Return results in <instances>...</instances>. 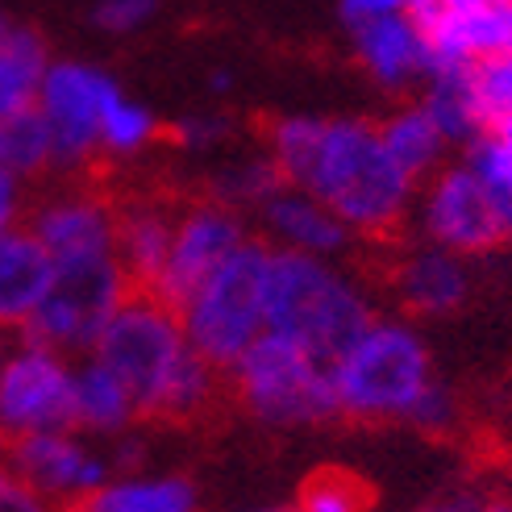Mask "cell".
<instances>
[{
    "instance_id": "1",
    "label": "cell",
    "mask_w": 512,
    "mask_h": 512,
    "mask_svg": "<svg viewBox=\"0 0 512 512\" xmlns=\"http://www.w3.org/2000/svg\"><path fill=\"white\" fill-rule=\"evenodd\" d=\"M292 188L317 196L350 234L375 246L404 238L417 184L388 155L375 121H321L313 150L292 175Z\"/></svg>"
},
{
    "instance_id": "2",
    "label": "cell",
    "mask_w": 512,
    "mask_h": 512,
    "mask_svg": "<svg viewBox=\"0 0 512 512\" xmlns=\"http://www.w3.org/2000/svg\"><path fill=\"white\" fill-rule=\"evenodd\" d=\"M375 321L371 300L317 254L271 250L267 263V329L313 350L334 367L338 354Z\"/></svg>"
},
{
    "instance_id": "3",
    "label": "cell",
    "mask_w": 512,
    "mask_h": 512,
    "mask_svg": "<svg viewBox=\"0 0 512 512\" xmlns=\"http://www.w3.org/2000/svg\"><path fill=\"white\" fill-rule=\"evenodd\" d=\"M433 383V363L417 329L404 321H371L334 363L338 417L358 425L408 421Z\"/></svg>"
},
{
    "instance_id": "4",
    "label": "cell",
    "mask_w": 512,
    "mask_h": 512,
    "mask_svg": "<svg viewBox=\"0 0 512 512\" xmlns=\"http://www.w3.org/2000/svg\"><path fill=\"white\" fill-rule=\"evenodd\" d=\"M234 404L267 425H325L338 417L334 367L284 334H259L229 367Z\"/></svg>"
},
{
    "instance_id": "5",
    "label": "cell",
    "mask_w": 512,
    "mask_h": 512,
    "mask_svg": "<svg viewBox=\"0 0 512 512\" xmlns=\"http://www.w3.org/2000/svg\"><path fill=\"white\" fill-rule=\"evenodd\" d=\"M267 263L271 246L242 242L184 309L188 342L221 371L234 367L267 325Z\"/></svg>"
},
{
    "instance_id": "6",
    "label": "cell",
    "mask_w": 512,
    "mask_h": 512,
    "mask_svg": "<svg viewBox=\"0 0 512 512\" xmlns=\"http://www.w3.org/2000/svg\"><path fill=\"white\" fill-rule=\"evenodd\" d=\"M125 300V275L117 254H88V259H63L55 263L50 288L38 300V309L17 329L25 346L46 350H75L92 346L109 317Z\"/></svg>"
},
{
    "instance_id": "7",
    "label": "cell",
    "mask_w": 512,
    "mask_h": 512,
    "mask_svg": "<svg viewBox=\"0 0 512 512\" xmlns=\"http://www.w3.org/2000/svg\"><path fill=\"white\" fill-rule=\"evenodd\" d=\"M242 242H246V229L234 213V204H221L209 192L192 188L184 213L175 221L155 300H163L171 313L184 317L192 296L204 288V279H209Z\"/></svg>"
},
{
    "instance_id": "8",
    "label": "cell",
    "mask_w": 512,
    "mask_h": 512,
    "mask_svg": "<svg viewBox=\"0 0 512 512\" xmlns=\"http://www.w3.org/2000/svg\"><path fill=\"white\" fill-rule=\"evenodd\" d=\"M50 250V259H88V254H113V196L105 184L67 171V184L30 200V209L13 217Z\"/></svg>"
},
{
    "instance_id": "9",
    "label": "cell",
    "mask_w": 512,
    "mask_h": 512,
    "mask_svg": "<svg viewBox=\"0 0 512 512\" xmlns=\"http://www.w3.org/2000/svg\"><path fill=\"white\" fill-rule=\"evenodd\" d=\"M421 229L433 246L458 254V259L492 254L504 242H512L492 192L483 188V179L475 175L471 163L442 167L433 175V184L425 188L421 200Z\"/></svg>"
},
{
    "instance_id": "10",
    "label": "cell",
    "mask_w": 512,
    "mask_h": 512,
    "mask_svg": "<svg viewBox=\"0 0 512 512\" xmlns=\"http://www.w3.org/2000/svg\"><path fill=\"white\" fill-rule=\"evenodd\" d=\"M42 117L50 125V146H55L59 167H80L100 146V121L113 105L117 84L105 71L84 67V63H59L46 67L42 80Z\"/></svg>"
},
{
    "instance_id": "11",
    "label": "cell",
    "mask_w": 512,
    "mask_h": 512,
    "mask_svg": "<svg viewBox=\"0 0 512 512\" xmlns=\"http://www.w3.org/2000/svg\"><path fill=\"white\" fill-rule=\"evenodd\" d=\"M75 421V375L59 350L25 346L0 371V433L67 429Z\"/></svg>"
},
{
    "instance_id": "12",
    "label": "cell",
    "mask_w": 512,
    "mask_h": 512,
    "mask_svg": "<svg viewBox=\"0 0 512 512\" xmlns=\"http://www.w3.org/2000/svg\"><path fill=\"white\" fill-rule=\"evenodd\" d=\"M379 250H383L379 275H383V284H388V292L400 300L404 313L446 317L467 304L471 275L458 254H450L442 246H404V238L379 246Z\"/></svg>"
},
{
    "instance_id": "13",
    "label": "cell",
    "mask_w": 512,
    "mask_h": 512,
    "mask_svg": "<svg viewBox=\"0 0 512 512\" xmlns=\"http://www.w3.org/2000/svg\"><path fill=\"white\" fill-rule=\"evenodd\" d=\"M0 463H9L21 479H30L42 496H84L105 483L109 467L92 458L80 442H71L63 429H34V433H0Z\"/></svg>"
},
{
    "instance_id": "14",
    "label": "cell",
    "mask_w": 512,
    "mask_h": 512,
    "mask_svg": "<svg viewBox=\"0 0 512 512\" xmlns=\"http://www.w3.org/2000/svg\"><path fill=\"white\" fill-rule=\"evenodd\" d=\"M429 46V67L479 63L512 50V0H471L413 13Z\"/></svg>"
},
{
    "instance_id": "15",
    "label": "cell",
    "mask_w": 512,
    "mask_h": 512,
    "mask_svg": "<svg viewBox=\"0 0 512 512\" xmlns=\"http://www.w3.org/2000/svg\"><path fill=\"white\" fill-rule=\"evenodd\" d=\"M354 55L383 88H408L429 75V46L413 13H392L354 30Z\"/></svg>"
},
{
    "instance_id": "16",
    "label": "cell",
    "mask_w": 512,
    "mask_h": 512,
    "mask_svg": "<svg viewBox=\"0 0 512 512\" xmlns=\"http://www.w3.org/2000/svg\"><path fill=\"white\" fill-rule=\"evenodd\" d=\"M55 259L25 225L0 229V325H21L50 288Z\"/></svg>"
},
{
    "instance_id": "17",
    "label": "cell",
    "mask_w": 512,
    "mask_h": 512,
    "mask_svg": "<svg viewBox=\"0 0 512 512\" xmlns=\"http://www.w3.org/2000/svg\"><path fill=\"white\" fill-rule=\"evenodd\" d=\"M267 225H271V234L275 238H284L292 250H304V254H342L350 250V229L325 209V204L309 192H300V188H279L271 200L259 204Z\"/></svg>"
},
{
    "instance_id": "18",
    "label": "cell",
    "mask_w": 512,
    "mask_h": 512,
    "mask_svg": "<svg viewBox=\"0 0 512 512\" xmlns=\"http://www.w3.org/2000/svg\"><path fill=\"white\" fill-rule=\"evenodd\" d=\"M429 88L421 105L429 109V117L438 121V130L446 134V142H475L479 134H488L483 125V113L475 105V92H471V63H442V67H429Z\"/></svg>"
},
{
    "instance_id": "19",
    "label": "cell",
    "mask_w": 512,
    "mask_h": 512,
    "mask_svg": "<svg viewBox=\"0 0 512 512\" xmlns=\"http://www.w3.org/2000/svg\"><path fill=\"white\" fill-rule=\"evenodd\" d=\"M46 80V38L38 30H9L0 42V121L34 109Z\"/></svg>"
},
{
    "instance_id": "20",
    "label": "cell",
    "mask_w": 512,
    "mask_h": 512,
    "mask_svg": "<svg viewBox=\"0 0 512 512\" xmlns=\"http://www.w3.org/2000/svg\"><path fill=\"white\" fill-rule=\"evenodd\" d=\"M379 138L413 184H421L446 155V134L438 130V121L429 117L425 105H408V109L392 113L388 121H379Z\"/></svg>"
},
{
    "instance_id": "21",
    "label": "cell",
    "mask_w": 512,
    "mask_h": 512,
    "mask_svg": "<svg viewBox=\"0 0 512 512\" xmlns=\"http://www.w3.org/2000/svg\"><path fill=\"white\" fill-rule=\"evenodd\" d=\"M84 504L92 512H196V488L188 479H138L84 492Z\"/></svg>"
},
{
    "instance_id": "22",
    "label": "cell",
    "mask_w": 512,
    "mask_h": 512,
    "mask_svg": "<svg viewBox=\"0 0 512 512\" xmlns=\"http://www.w3.org/2000/svg\"><path fill=\"white\" fill-rule=\"evenodd\" d=\"M75 421L105 433L134 421V400L125 392V383L96 358L75 375Z\"/></svg>"
},
{
    "instance_id": "23",
    "label": "cell",
    "mask_w": 512,
    "mask_h": 512,
    "mask_svg": "<svg viewBox=\"0 0 512 512\" xmlns=\"http://www.w3.org/2000/svg\"><path fill=\"white\" fill-rule=\"evenodd\" d=\"M50 163H55V146H50V125L42 109H25L0 121V167L13 179L42 175Z\"/></svg>"
},
{
    "instance_id": "24",
    "label": "cell",
    "mask_w": 512,
    "mask_h": 512,
    "mask_svg": "<svg viewBox=\"0 0 512 512\" xmlns=\"http://www.w3.org/2000/svg\"><path fill=\"white\" fill-rule=\"evenodd\" d=\"M375 488L350 467H317L296 492V512H371Z\"/></svg>"
},
{
    "instance_id": "25",
    "label": "cell",
    "mask_w": 512,
    "mask_h": 512,
    "mask_svg": "<svg viewBox=\"0 0 512 512\" xmlns=\"http://www.w3.org/2000/svg\"><path fill=\"white\" fill-rule=\"evenodd\" d=\"M279 188H288V179H284V171H279V163L271 155H263V159H246L238 167L217 171L213 179H204L200 192H209L221 204H263Z\"/></svg>"
},
{
    "instance_id": "26",
    "label": "cell",
    "mask_w": 512,
    "mask_h": 512,
    "mask_svg": "<svg viewBox=\"0 0 512 512\" xmlns=\"http://www.w3.org/2000/svg\"><path fill=\"white\" fill-rule=\"evenodd\" d=\"M471 92H475V105L488 130L500 125L504 117H512V50L471 63Z\"/></svg>"
},
{
    "instance_id": "27",
    "label": "cell",
    "mask_w": 512,
    "mask_h": 512,
    "mask_svg": "<svg viewBox=\"0 0 512 512\" xmlns=\"http://www.w3.org/2000/svg\"><path fill=\"white\" fill-rule=\"evenodd\" d=\"M155 134H159V121L138 105H125L121 92H117L113 105L105 109V121H100V146L121 150V155H134V150L146 146Z\"/></svg>"
},
{
    "instance_id": "28",
    "label": "cell",
    "mask_w": 512,
    "mask_h": 512,
    "mask_svg": "<svg viewBox=\"0 0 512 512\" xmlns=\"http://www.w3.org/2000/svg\"><path fill=\"white\" fill-rule=\"evenodd\" d=\"M458 421H463V404H458V396L438 379L421 392L413 413H408V425H417L421 433H454Z\"/></svg>"
},
{
    "instance_id": "29",
    "label": "cell",
    "mask_w": 512,
    "mask_h": 512,
    "mask_svg": "<svg viewBox=\"0 0 512 512\" xmlns=\"http://www.w3.org/2000/svg\"><path fill=\"white\" fill-rule=\"evenodd\" d=\"M0 512H50V508L30 479H21L9 463H0Z\"/></svg>"
},
{
    "instance_id": "30",
    "label": "cell",
    "mask_w": 512,
    "mask_h": 512,
    "mask_svg": "<svg viewBox=\"0 0 512 512\" xmlns=\"http://www.w3.org/2000/svg\"><path fill=\"white\" fill-rule=\"evenodd\" d=\"M150 13H155V0H105V5L96 9V21L105 25V30H134Z\"/></svg>"
},
{
    "instance_id": "31",
    "label": "cell",
    "mask_w": 512,
    "mask_h": 512,
    "mask_svg": "<svg viewBox=\"0 0 512 512\" xmlns=\"http://www.w3.org/2000/svg\"><path fill=\"white\" fill-rule=\"evenodd\" d=\"M404 9H408V0H342V21L350 25V30H358V25L404 13Z\"/></svg>"
},
{
    "instance_id": "32",
    "label": "cell",
    "mask_w": 512,
    "mask_h": 512,
    "mask_svg": "<svg viewBox=\"0 0 512 512\" xmlns=\"http://www.w3.org/2000/svg\"><path fill=\"white\" fill-rule=\"evenodd\" d=\"M17 217V188H13V175L0 167V229H9Z\"/></svg>"
},
{
    "instance_id": "33",
    "label": "cell",
    "mask_w": 512,
    "mask_h": 512,
    "mask_svg": "<svg viewBox=\"0 0 512 512\" xmlns=\"http://www.w3.org/2000/svg\"><path fill=\"white\" fill-rule=\"evenodd\" d=\"M483 496H450V500H438V504H425L417 512H479Z\"/></svg>"
},
{
    "instance_id": "34",
    "label": "cell",
    "mask_w": 512,
    "mask_h": 512,
    "mask_svg": "<svg viewBox=\"0 0 512 512\" xmlns=\"http://www.w3.org/2000/svg\"><path fill=\"white\" fill-rule=\"evenodd\" d=\"M442 0H408V13H425V9H438Z\"/></svg>"
},
{
    "instance_id": "35",
    "label": "cell",
    "mask_w": 512,
    "mask_h": 512,
    "mask_svg": "<svg viewBox=\"0 0 512 512\" xmlns=\"http://www.w3.org/2000/svg\"><path fill=\"white\" fill-rule=\"evenodd\" d=\"M59 512H92V508L84 504V496H71V500H67V504L59 508Z\"/></svg>"
},
{
    "instance_id": "36",
    "label": "cell",
    "mask_w": 512,
    "mask_h": 512,
    "mask_svg": "<svg viewBox=\"0 0 512 512\" xmlns=\"http://www.w3.org/2000/svg\"><path fill=\"white\" fill-rule=\"evenodd\" d=\"M9 30H13V25L5 21V13H0V42H5V34H9Z\"/></svg>"
},
{
    "instance_id": "37",
    "label": "cell",
    "mask_w": 512,
    "mask_h": 512,
    "mask_svg": "<svg viewBox=\"0 0 512 512\" xmlns=\"http://www.w3.org/2000/svg\"><path fill=\"white\" fill-rule=\"evenodd\" d=\"M263 512H296V508H263Z\"/></svg>"
}]
</instances>
